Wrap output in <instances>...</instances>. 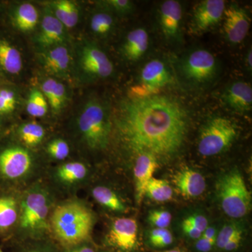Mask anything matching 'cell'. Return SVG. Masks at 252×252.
<instances>
[{
	"mask_svg": "<svg viewBox=\"0 0 252 252\" xmlns=\"http://www.w3.org/2000/svg\"><path fill=\"white\" fill-rule=\"evenodd\" d=\"M172 182L182 196L195 198L200 196L206 189V181L200 172L185 167L175 172Z\"/></svg>",
	"mask_w": 252,
	"mask_h": 252,
	"instance_id": "19",
	"label": "cell"
},
{
	"mask_svg": "<svg viewBox=\"0 0 252 252\" xmlns=\"http://www.w3.org/2000/svg\"><path fill=\"white\" fill-rule=\"evenodd\" d=\"M58 196L45 177L21 190L19 217L10 240L17 243L51 237L50 218Z\"/></svg>",
	"mask_w": 252,
	"mask_h": 252,
	"instance_id": "2",
	"label": "cell"
},
{
	"mask_svg": "<svg viewBox=\"0 0 252 252\" xmlns=\"http://www.w3.org/2000/svg\"><path fill=\"white\" fill-rule=\"evenodd\" d=\"M21 190L0 188V238H11L17 225Z\"/></svg>",
	"mask_w": 252,
	"mask_h": 252,
	"instance_id": "13",
	"label": "cell"
},
{
	"mask_svg": "<svg viewBox=\"0 0 252 252\" xmlns=\"http://www.w3.org/2000/svg\"><path fill=\"white\" fill-rule=\"evenodd\" d=\"M149 37L144 28H137L130 32L122 46L123 55L130 61H137L147 52Z\"/></svg>",
	"mask_w": 252,
	"mask_h": 252,
	"instance_id": "23",
	"label": "cell"
},
{
	"mask_svg": "<svg viewBox=\"0 0 252 252\" xmlns=\"http://www.w3.org/2000/svg\"><path fill=\"white\" fill-rule=\"evenodd\" d=\"M252 50L250 49V51H249L248 56H247V65H248V69H250V71L252 70Z\"/></svg>",
	"mask_w": 252,
	"mask_h": 252,
	"instance_id": "43",
	"label": "cell"
},
{
	"mask_svg": "<svg viewBox=\"0 0 252 252\" xmlns=\"http://www.w3.org/2000/svg\"><path fill=\"white\" fill-rule=\"evenodd\" d=\"M41 92L55 114H59L67 103L65 86L53 78H48L41 85Z\"/></svg>",
	"mask_w": 252,
	"mask_h": 252,
	"instance_id": "25",
	"label": "cell"
},
{
	"mask_svg": "<svg viewBox=\"0 0 252 252\" xmlns=\"http://www.w3.org/2000/svg\"><path fill=\"white\" fill-rule=\"evenodd\" d=\"M97 252H109V251H107V250H106L105 249L101 248V247H99L98 249V251Z\"/></svg>",
	"mask_w": 252,
	"mask_h": 252,
	"instance_id": "45",
	"label": "cell"
},
{
	"mask_svg": "<svg viewBox=\"0 0 252 252\" xmlns=\"http://www.w3.org/2000/svg\"><path fill=\"white\" fill-rule=\"evenodd\" d=\"M223 32L226 39L233 44L241 43L248 35L250 19L246 10L236 4L225 9Z\"/></svg>",
	"mask_w": 252,
	"mask_h": 252,
	"instance_id": "16",
	"label": "cell"
},
{
	"mask_svg": "<svg viewBox=\"0 0 252 252\" xmlns=\"http://www.w3.org/2000/svg\"><path fill=\"white\" fill-rule=\"evenodd\" d=\"M77 63L80 75L89 80L106 79L114 72V65L108 56L92 43L79 46Z\"/></svg>",
	"mask_w": 252,
	"mask_h": 252,
	"instance_id": "11",
	"label": "cell"
},
{
	"mask_svg": "<svg viewBox=\"0 0 252 252\" xmlns=\"http://www.w3.org/2000/svg\"><path fill=\"white\" fill-rule=\"evenodd\" d=\"M158 167V160L150 154L142 153L137 155L133 167L135 182V198L137 205H140L145 196L146 189L154 172Z\"/></svg>",
	"mask_w": 252,
	"mask_h": 252,
	"instance_id": "18",
	"label": "cell"
},
{
	"mask_svg": "<svg viewBox=\"0 0 252 252\" xmlns=\"http://www.w3.org/2000/svg\"><path fill=\"white\" fill-rule=\"evenodd\" d=\"M106 8L118 14H130L134 9L133 3L129 0H107L101 3Z\"/></svg>",
	"mask_w": 252,
	"mask_h": 252,
	"instance_id": "39",
	"label": "cell"
},
{
	"mask_svg": "<svg viewBox=\"0 0 252 252\" xmlns=\"http://www.w3.org/2000/svg\"><path fill=\"white\" fill-rule=\"evenodd\" d=\"M108 110L97 99L89 101L78 116L75 133L81 147L91 153L108 147L112 132Z\"/></svg>",
	"mask_w": 252,
	"mask_h": 252,
	"instance_id": "5",
	"label": "cell"
},
{
	"mask_svg": "<svg viewBox=\"0 0 252 252\" xmlns=\"http://www.w3.org/2000/svg\"><path fill=\"white\" fill-rule=\"evenodd\" d=\"M90 194L94 201L106 211L115 215H124L127 212V206L124 199L109 186H93L90 189Z\"/></svg>",
	"mask_w": 252,
	"mask_h": 252,
	"instance_id": "21",
	"label": "cell"
},
{
	"mask_svg": "<svg viewBox=\"0 0 252 252\" xmlns=\"http://www.w3.org/2000/svg\"><path fill=\"white\" fill-rule=\"evenodd\" d=\"M46 170L34 151L19 142L0 148V188L21 190L44 178Z\"/></svg>",
	"mask_w": 252,
	"mask_h": 252,
	"instance_id": "4",
	"label": "cell"
},
{
	"mask_svg": "<svg viewBox=\"0 0 252 252\" xmlns=\"http://www.w3.org/2000/svg\"><path fill=\"white\" fill-rule=\"evenodd\" d=\"M48 4L55 17L67 29L77 26L79 20V9L75 2L69 0H58Z\"/></svg>",
	"mask_w": 252,
	"mask_h": 252,
	"instance_id": "26",
	"label": "cell"
},
{
	"mask_svg": "<svg viewBox=\"0 0 252 252\" xmlns=\"http://www.w3.org/2000/svg\"><path fill=\"white\" fill-rule=\"evenodd\" d=\"M217 195L222 210L233 220L248 215L252 207V194L243 175L237 169L223 174L217 182Z\"/></svg>",
	"mask_w": 252,
	"mask_h": 252,
	"instance_id": "6",
	"label": "cell"
},
{
	"mask_svg": "<svg viewBox=\"0 0 252 252\" xmlns=\"http://www.w3.org/2000/svg\"><path fill=\"white\" fill-rule=\"evenodd\" d=\"M91 31L97 35H106L112 31L114 18L107 12H97L91 19Z\"/></svg>",
	"mask_w": 252,
	"mask_h": 252,
	"instance_id": "36",
	"label": "cell"
},
{
	"mask_svg": "<svg viewBox=\"0 0 252 252\" xmlns=\"http://www.w3.org/2000/svg\"><path fill=\"white\" fill-rule=\"evenodd\" d=\"M172 81L171 74L165 63L160 60H152L142 68L140 83L130 88L128 97L146 98L157 95Z\"/></svg>",
	"mask_w": 252,
	"mask_h": 252,
	"instance_id": "10",
	"label": "cell"
},
{
	"mask_svg": "<svg viewBox=\"0 0 252 252\" xmlns=\"http://www.w3.org/2000/svg\"><path fill=\"white\" fill-rule=\"evenodd\" d=\"M15 26L23 32L33 31L39 22V13L34 5L23 3L15 9L13 14Z\"/></svg>",
	"mask_w": 252,
	"mask_h": 252,
	"instance_id": "28",
	"label": "cell"
},
{
	"mask_svg": "<svg viewBox=\"0 0 252 252\" xmlns=\"http://www.w3.org/2000/svg\"><path fill=\"white\" fill-rule=\"evenodd\" d=\"M219 228L216 225H209L203 235L194 242V249L196 252H211L215 250Z\"/></svg>",
	"mask_w": 252,
	"mask_h": 252,
	"instance_id": "37",
	"label": "cell"
},
{
	"mask_svg": "<svg viewBox=\"0 0 252 252\" xmlns=\"http://www.w3.org/2000/svg\"><path fill=\"white\" fill-rule=\"evenodd\" d=\"M209 220L206 216L200 213L189 215L181 223V230L185 238L195 242L209 226Z\"/></svg>",
	"mask_w": 252,
	"mask_h": 252,
	"instance_id": "29",
	"label": "cell"
},
{
	"mask_svg": "<svg viewBox=\"0 0 252 252\" xmlns=\"http://www.w3.org/2000/svg\"><path fill=\"white\" fill-rule=\"evenodd\" d=\"M92 175L88 162L67 160L47 169L45 179L58 195L64 194L73 197L78 190L89 185Z\"/></svg>",
	"mask_w": 252,
	"mask_h": 252,
	"instance_id": "7",
	"label": "cell"
},
{
	"mask_svg": "<svg viewBox=\"0 0 252 252\" xmlns=\"http://www.w3.org/2000/svg\"><path fill=\"white\" fill-rule=\"evenodd\" d=\"M1 127H2V124H1V119H0V132H1Z\"/></svg>",
	"mask_w": 252,
	"mask_h": 252,
	"instance_id": "46",
	"label": "cell"
},
{
	"mask_svg": "<svg viewBox=\"0 0 252 252\" xmlns=\"http://www.w3.org/2000/svg\"><path fill=\"white\" fill-rule=\"evenodd\" d=\"M182 19V8L175 0H167L161 4L159 11V21L164 36L169 39L179 35Z\"/></svg>",
	"mask_w": 252,
	"mask_h": 252,
	"instance_id": "20",
	"label": "cell"
},
{
	"mask_svg": "<svg viewBox=\"0 0 252 252\" xmlns=\"http://www.w3.org/2000/svg\"><path fill=\"white\" fill-rule=\"evenodd\" d=\"M172 215L170 212L162 209H154L149 211L147 220L154 228H167L172 221Z\"/></svg>",
	"mask_w": 252,
	"mask_h": 252,
	"instance_id": "38",
	"label": "cell"
},
{
	"mask_svg": "<svg viewBox=\"0 0 252 252\" xmlns=\"http://www.w3.org/2000/svg\"><path fill=\"white\" fill-rule=\"evenodd\" d=\"M101 248L109 252H141L142 243L137 220L126 217L112 219Z\"/></svg>",
	"mask_w": 252,
	"mask_h": 252,
	"instance_id": "9",
	"label": "cell"
},
{
	"mask_svg": "<svg viewBox=\"0 0 252 252\" xmlns=\"http://www.w3.org/2000/svg\"><path fill=\"white\" fill-rule=\"evenodd\" d=\"M242 233H245V229L243 225L239 222L232 220L224 223L217 233L215 250L221 252L227 243Z\"/></svg>",
	"mask_w": 252,
	"mask_h": 252,
	"instance_id": "34",
	"label": "cell"
},
{
	"mask_svg": "<svg viewBox=\"0 0 252 252\" xmlns=\"http://www.w3.org/2000/svg\"><path fill=\"white\" fill-rule=\"evenodd\" d=\"M217 69L216 59L207 50H195L181 63L182 75L193 84H202L211 81L216 75Z\"/></svg>",
	"mask_w": 252,
	"mask_h": 252,
	"instance_id": "12",
	"label": "cell"
},
{
	"mask_svg": "<svg viewBox=\"0 0 252 252\" xmlns=\"http://www.w3.org/2000/svg\"><path fill=\"white\" fill-rule=\"evenodd\" d=\"M225 5L223 0L200 1L194 9L190 31L200 34L217 26L223 16Z\"/></svg>",
	"mask_w": 252,
	"mask_h": 252,
	"instance_id": "15",
	"label": "cell"
},
{
	"mask_svg": "<svg viewBox=\"0 0 252 252\" xmlns=\"http://www.w3.org/2000/svg\"><path fill=\"white\" fill-rule=\"evenodd\" d=\"M173 195V189L168 181L162 179L153 177L146 189L145 196L158 203L169 201Z\"/></svg>",
	"mask_w": 252,
	"mask_h": 252,
	"instance_id": "32",
	"label": "cell"
},
{
	"mask_svg": "<svg viewBox=\"0 0 252 252\" xmlns=\"http://www.w3.org/2000/svg\"><path fill=\"white\" fill-rule=\"evenodd\" d=\"M26 109L31 117L41 118L46 115L48 112V102L41 91L36 89L31 91Z\"/></svg>",
	"mask_w": 252,
	"mask_h": 252,
	"instance_id": "35",
	"label": "cell"
},
{
	"mask_svg": "<svg viewBox=\"0 0 252 252\" xmlns=\"http://www.w3.org/2000/svg\"><path fill=\"white\" fill-rule=\"evenodd\" d=\"M67 30L47 6L44 9L40 29L36 36L35 44L41 51L56 46L67 45L69 40Z\"/></svg>",
	"mask_w": 252,
	"mask_h": 252,
	"instance_id": "14",
	"label": "cell"
},
{
	"mask_svg": "<svg viewBox=\"0 0 252 252\" xmlns=\"http://www.w3.org/2000/svg\"><path fill=\"white\" fill-rule=\"evenodd\" d=\"M244 235H245V233H242V234L235 237L233 240H230L229 243L226 244V245L222 250L221 252H235L240 250L242 245H243Z\"/></svg>",
	"mask_w": 252,
	"mask_h": 252,
	"instance_id": "41",
	"label": "cell"
},
{
	"mask_svg": "<svg viewBox=\"0 0 252 252\" xmlns=\"http://www.w3.org/2000/svg\"><path fill=\"white\" fill-rule=\"evenodd\" d=\"M0 67L10 74H19L23 68L21 53L4 39H0Z\"/></svg>",
	"mask_w": 252,
	"mask_h": 252,
	"instance_id": "27",
	"label": "cell"
},
{
	"mask_svg": "<svg viewBox=\"0 0 252 252\" xmlns=\"http://www.w3.org/2000/svg\"><path fill=\"white\" fill-rule=\"evenodd\" d=\"M97 215L85 200L76 196L59 200L51 218V238L61 248L93 239Z\"/></svg>",
	"mask_w": 252,
	"mask_h": 252,
	"instance_id": "3",
	"label": "cell"
},
{
	"mask_svg": "<svg viewBox=\"0 0 252 252\" xmlns=\"http://www.w3.org/2000/svg\"><path fill=\"white\" fill-rule=\"evenodd\" d=\"M14 109V107H13L6 99L3 98V97L0 95V115L10 114V113L12 112Z\"/></svg>",
	"mask_w": 252,
	"mask_h": 252,
	"instance_id": "42",
	"label": "cell"
},
{
	"mask_svg": "<svg viewBox=\"0 0 252 252\" xmlns=\"http://www.w3.org/2000/svg\"><path fill=\"white\" fill-rule=\"evenodd\" d=\"M222 98L227 105L237 112H250L252 108V86L243 81L233 83L227 88Z\"/></svg>",
	"mask_w": 252,
	"mask_h": 252,
	"instance_id": "22",
	"label": "cell"
},
{
	"mask_svg": "<svg viewBox=\"0 0 252 252\" xmlns=\"http://www.w3.org/2000/svg\"><path fill=\"white\" fill-rule=\"evenodd\" d=\"M46 135L44 126L35 122L23 123L16 129L18 142L32 151L44 143Z\"/></svg>",
	"mask_w": 252,
	"mask_h": 252,
	"instance_id": "24",
	"label": "cell"
},
{
	"mask_svg": "<svg viewBox=\"0 0 252 252\" xmlns=\"http://www.w3.org/2000/svg\"><path fill=\"white\" fill-rule=\"evenodd\" d=\"M118 135L134 154H150L158 160L177 154L189 130L187 111L175 99L157 95L127 98L115 122Z\"/></svg>",
	"mask_w": 252,
	"mask_h": 252,
	"instance_id": "1",
	"label": "cell"
},
{
	"mask_svg": "<svg viewBox=\"0 0 252 252\" xmlns=\"http://www.w3.org/2000/svg\"><path fill=\"white\" fill-rule=\"evenodd\" d=\"M238 134V127L230 119L221 117L212 118L200 130L198 152L205 157L223 153L234 142Z\"/></svg>",
	"mask_w": 252,
	"mask_h": 252,
	"instance_id": "8",
	"label": "cell"
},
{
	"mask_svg": "<svg viewBox=\"0 0 252 252\" xmlns=\"http://www.w3.org/2000/svg\"><path fill=\"white\" fill-rule=\"evenodd\" d=\"M146 245L154 250H165L173 245L175 238L167 228H152L146 234Z\"/></svg>",
	"mask_w": 252,
	"mask_h": 252,
	"instance_id": "33",
	"label": "cell"
},
{
	"mask_svg": "<svg viewBox=\"0 0 252 252\" xmlns=\"http://www.w3.org/2000/svg\"><path fill=\"white\" fill-rule=\"evenodd\" d=\"M99 248L94 240L91 239L76 245L61 248V252H97Z\"/></svg>",
	"mask_w": 252,
	"mask_h": 252,
	"instance_id": "40",
	"label": "cell"
},
{
	"mask_svg": "<svg viewBox=\"0 0 252 252\" xmlns=\"http://www.w3.org/2000/svg\"><path fill=\"white\" fill-rule=\"evenodd\" d=\"M13 252H61V248L51 237L12 243Z\"/></svg>",
	"mask_w": 252,
	"mask_h": 252,
	"instance_id": "30",
	"label": "cell"
},
{
	"mask_svg": "<svg viewBox=\"0 0 252 252\" xmlns=\"http://www.w3.org/2000/svg\"><path fill=\"white\" fill-rule=\"evenodd\" d=\"M0 252H4L2 250H1V248H0Z\"/></svg>",
	"mask_w": 252,
	"mask_h": 252,
	"instance_id": "47",
	"label": "cell"
},
{
	"mask_svg": "<svg viewBox=\"0 0 252 252\" xmlns=\"http://www.w3.org/2000/svg\"><path fill=\"white\" fill-rule=\"evenodd\" d=\"M157 252H187L185 250L180 248H174L167 249V250H162V251H157Z\"/></svg>",
	"mask_w": 252,
	"mask_h": 252,
	"instance_id": "44",
	"label": "cell"
},
{
	"mask_svg": "<svg viewBox=\"0 0 252 252\" xmlns=\"http://www.w3.org/2000/svg\"><path fill=\"white\" fill-rule=\"evenodd\" d=\"M41 66L48 74L68 79L72 65V56L67 45L54 46L39 54Z\"/></svg>",
	"mask_w": 252,
	"mask_h": 252,
	"instance_id": "17",
	"label": "cell"
},
{
	"mask_svg": "<svg viewBox=\"0 0 252 252\" xmlns=\"http://www.w3.org/2000/svg\"><path fill=\"white\" fill-rule=\"evenodd\" d=\"M44 152L50 161L59 164L69 158L71 153L70 145L62 137H54L46 142Z\"/></svg>",
	"mask_w": 252,
	"mask_h": 252,
	"instance_id": "31",
	"label": "cell"
}]
</instances>
